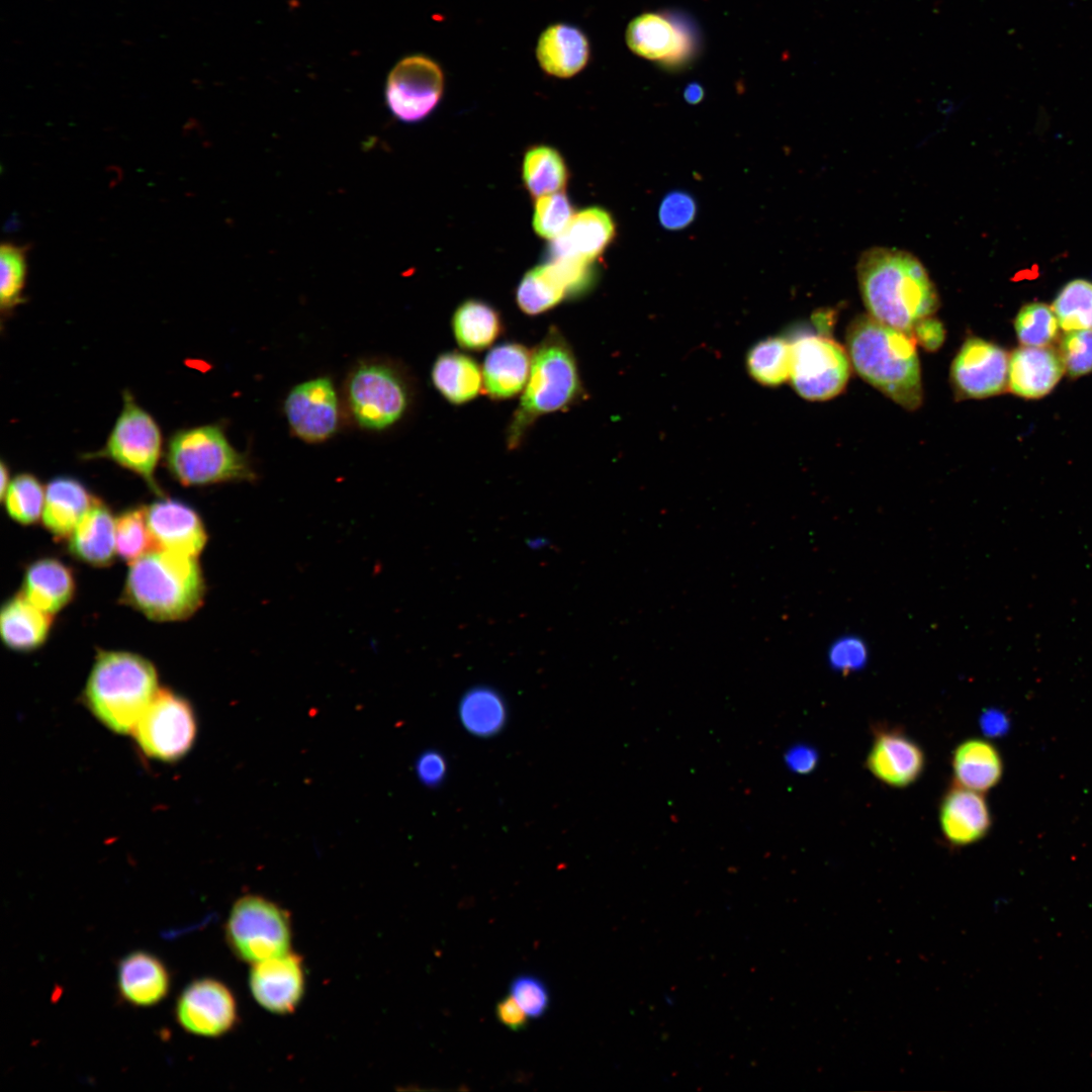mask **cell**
<instances>
[{
  "label": "cell",
  "mask_w": 1092,
  "mask_h": 1092,
  "mask_svg": "<svg viewBox=\"0 0 1092 1092\" xmlns=\"http://www.w3.org/2000/svg\"><path fill=\"white\" fill-rule=\"evenodd\" d=\"M863 303L877 321L910 334L920 320L938 307L927 271L912 254L886 247L864 251L857 262Z\"/></svg>",
  "instance_id": "6da1fadb"
},
{
  "label": "cell",
  "mask_w": 1092,
  "mask_h": 1092,
  "mask_svg": "<svg viewBox=\"0 0 1092 1092\" xmlns=\"http://www.w3.org/2000/svg\"><path fill=\"white\" fill-rule=\"evenodd\" d=\"M846 344L850 363L866 381L907 410L921 404L916 341L910 334L859 315L848 327Z\"/></svg>",
  "instance_id": "7a4b0ae2"
},
{
  "label": "cell",
  "mask_w": 1092,
  "mask_h": 1092,
  "mask_svg": "<svg viewBox=\"0 0 1092 1092\" xmlns=\"http://www.w3.org/2000/svg\"><path fill=\"white\" fill-rule=\"evenodd\" d=\"M158 691L157 671L149 660L130 652L103 651L91 668L83 700L103 726L128 734Z\"/></svg>",
  "instance_id": "3957f363"
},
{
  "label": "cell",
  "mask_w": 1092,
  "mask_h": 1092,
  "mask_svg": "<svg viewBox=\"0 0 1092 1092\" xmlns=\"http://www.w3.org/2000/svg\"><path fill=\"white\" fill-rule=\"evenodd\" d=\"M204 594L195 557L155 548L132 561L124 598L153 620L175 621L192 615Z\"/></svg>",
  "instance_id": "277c9868"
},
{
  "label": "cell",
  "mask_w": 1092,
  "mask_h": 1092,
  "mask_svg": "<svg viewBox=\"0 0 1092 1092\" xmlns=\"http://www.w3.org/2000/svg\"><path fill=\"white\" fill-rule=\"evenodd\" d=\"M581 396L573 352L562 334L551 328L532 354L526 389L508 429L510 449L517 448L541 416L565 410Z\"/></svg>",
  "instance_id": "5b68a950"
},
{
  "label": "cell",
  "mask_w": 1092,
  "mask_h": 1092,
  "mask_svg": "<svg viewBox=\"0 0 1092 1092\" xmlns=\"http://www.w3.org/2000/svg\"><path fill=\"white\" fill-rule=\"evenodd\" d=\"M166 464L183 485H206L223 481L252 480L249 460L229 442L217 425L177 431L169 440Z\"/></svg>",
  "instance_id": "8992f818"
},
{
  "label": "cell",
  "mask_w": 1092,
  "mask_h": 1092,
  "mask_svg": "<svg viewBox=\"0 0 1092 1092\" xmlns=\"http://www.w3.org/2000/svg\"><path fill=\"white\" fill-rule=\"evenodd\" d=\"M224 930L233 952L252 965L290 951L288 913L261 896L247 895L238 899L230 911Z\"/></svg>",
  "instance_id": "52a82bcc"
},
{
  "label": "cell",
  "mask_w": 1092,
  "mask_h": 1092,
  "mask_svg": "<svg viewBox=\"0 0 1092 1092\" xmlns=\"http://www.w3.org/2000/svg\"><path fill=\"white\" fill-rule=\"evenodd\" d=\"M131 733L146 756L164 762L176 761L194 744L197 733L194 710L182 696L159 689Z\"/></svg>",
  "instance_id": "ba28073f"
},
{
  "label": "cell",
  "mask_w": 1092,
  "mask_h": 1092,
  "mask_svg": "<svg viewBox=\"0 0 1092 1092\" xmlns=\"http://www.w3.org/2000/svg\"><path fill=\"white\" fill-rule=\"evenodd\" d=\"M162 454V435L154 418L123 392V405L103 448L87 458H106L141 476L160 493L155 471Z\"/></svg>",
  "instance_id": "9c48e42d"
},
{
  "label": "cell",
  "mask_w": 1092,
  "mask_h": 1092,
  "mask_svg": "<svg viewBox=\"0 0 1092 1092\" xmlns=\"http://www.w3.org/2000/svg\"><path fill=\"white\" fill-rule=\"evenodd\" d=\"M347 399L351 414L363 429L381 431L398 422L410 402L401 375L383 363H362L350 374Z\"/></svg>",
  "instance_id": "30bf717a"
},
{
  "label": "cell",
  "mask_w": 1092,
  "mask_h": 1092,
  "mask_svg": "<svg viewBox=\"0 0 1092 1092\" xmlns=\"http://www.w3.org/2000/svg\"><path fill=\"white\" fill-rule=\"evenodd\" d=\"M791 345L790 378L802 397L826 400L843 390L850 375V360L839 344L819 335H802Z\"/></svg>",
  "instance_id": "8fae6325"
},
{
  "label": "cell",
  "mask_w": 1092,
  "mask_h": 1092,
  "mask_svg": "<svg viewBox=\"0 0 1092 1092\" xmlns=\"http://www.w3.org/2000/svg\"><path fill=\"white\" fill-rule=\"evenodd\" d=\"M444 84V72L435 60L421 54L407 56L388 74L384 91L386 105L399 121H421L439 104Z\"/></svg>",
  "instance_id": "7c38bea8"
},
{
  "label": "cell",
  "mask_w": 1092,
  "mask_h": 1092,
  "mask_svg": "<svg viewBox=\"0 0 1092 1092\" xmlns=\"http://www.w3.org/2000/svg\"><path fill=\"white\" fill-rule=\"evenodd\" d=\"M175 1017L188 1033L218 1037L235 1026L238 1008L234 994L222 982L202 978L188 984L177 998Z\"/></svg>",
  "instance_id": "4fadbf2b"
},
{
  "label": "cell",
  "mask_w": 1092,
  "mask_h": 1092,
  "mask_svg": "<svg viewBox=\"0 0 1092 1092\" xmlns=\"http://www.w3.org/2000/svg\"><path fill=\"white\" fill-rule=\"evenodd\" d=\"M292 433L307 443H321L337 432L339 400L332 380L317 377L294 386L284 400Z\"/></svg>",
  "instance_id": "5bb4252c"
},
{
  "label": "cell",
  "mask_w": 1092,
  "mask_h": 1092,
  "mask_svg": "<svg viewBox=\"0 0 1092 1092\" xmlns=\"http://www.w3.org/2000/svg\"><path fill=\"white\" fill-rule=\"evenodd\" d=\"M1009 358L1004 349L980 338L968 339L951 366V381L962 397L984 398L1008 386Z\"/></svg>",
  "instance_id": "9a60e30c"
},
{
  "label": "cell",
  "mask_w": 1092,
  "mask_h": 1092,
  "mask_svg": "<svg viewBox=\"0 0 1092 1092\" xmlns=\"http://www.w3.org/2000/svg\"><path fill=\"white\" fill-rule=\"evenodd\" d=\"M249 983L253 997L263 1008L276 1014L290 1013L296 1009L304 993L305 976L301 958L288 951L253 964Z\"/></svg>",
  "instance_id": "2e32d148"
},
{
  "label": "cell",
  "mask_w": 1092,
  "mask_h": 1092,
  "mask_svg": "<svg viewBox=\"0 0 1092 1092\" xmlns=\"http://www.w3.org/2000/svg\"><path fill=\"white\" fill-rule=\"evenodd\" d=\"M868 770L892 788H906L917 781L925 766L922 748L897 728L875 729L866 758Z\"/></svg>",
  "instance_id": "e0dca14e"
},
{
  "label": "cell",
  "mask_w": 1092,
  "mask_h": 1092,
  "mask_svg": "<svg viewBox=\"0 0 1092 1092\" xmlns=\"http://www.w3.org/2000/svg\"><path fill=\"white\" fill-rule=\"evenodd\" d=\"M629 49L639 57L675 66L688 60L694 40L688 29L662 13L635 17L625 34Z\"/></svg>",
  "instance_id": "ac0fdd59"
},
{
  "label": "cell",
  "mask_w": 1092,
  "mask_h": 1092,
  "mask_svg": "<svg viewBox=\"0 0 1092 1092\" xmlns=\"http://www.w3.org/2000/svg\"><path fill=\"white\" fill-rule=\"evenodd\" d=\"M938 819L944 839L954 847L967 846L981 840L992 824L983 793L954 782L940 801Z\"/></svg>",
  "instance_id": "d6986e66"
},
{
  "label": "cell",
  "mask_w": 1092,
  "mask_h": 1092,
  "mask_svg": "<svg viewBox=\"0 0 1092 1092\" xmlns=\"http://www.w3.org/2000/svg\"><path fill=\"white\" fill-rule=\"evenodd\" d=\"M146 518L158 549L195 557L206 543L203 524L194 510L173 499L154 503Z\"/></svg>",
  "instance_id": "ffe728a7"
},
{
  "label": "cell",
  "mask_w": 1092,
  "mask_h": 1092,
  "mask_svg": "<svg viewBox=\"0 0 1092 1092\" xmlns=\"http://www.w3.org/2000/svg\"><path fill=\"white\" fill-rule=\"evenodd\" d=\"M615 223L601 207L575 213L563 233L552 240L550 259H568L592 264L612 242Z\"/></svg>",
  "instance_id": "44dd1931"
},
{
  "label": "cell",
  "mask_w": 1092,
  "mask_h": 1092,
  "mask_svg": "<svg viewBox=\"0 0 1092 1092\" xmlns=\"http://www.w3.org/2000/svg\"><path fill=\"white\" fill-rule=\"evenodd\" d=\"M116 985L124 1002L135 1007H151L162 1002L169 994L171 976L157 956L135 950L118 963Z\"/></svg>",
  "instance_id": "7402d4cb"
},
{
  "label": "cell",
  "mask_w": 1092,
  "mask_h": 1092,
  "mask_svg": "<svg viewBox=\"0 0 1092 1092\" xmlns=\"http://www.w3.org/2000/svg\"><path fill=\"white\" fill-rule=\"evenodd\" d=\"M535 55L544 73L565 79L586 67L590 46L585 33L577 26L559 22L541 32Z\"/></svg>",
  "instance_id": "603a6c76"
},
{
  "label": "cell",
  "mask_w": 1092,
  "mask_h": 1092,
  "mask_svg": "<svg viewBox=\"0 0 1092 1092\" xmlns=\"http://www.w3.org/2000/svg\"><path fill=\"white\" fill-rule=\"evenodd\" d=\"M1064 372L1061 356L1054 349L1020 347L1009 358L1008 386L1018 396L1039 398L1053 390Z\"/></svg>",
  "instance_id": "cb8c5ba5"
},
{
  "label": "cell",
  "mask_w": 1092,
  "mask_h": 1092,
  "mask_svg": "<svg viewBox=\"0 0 1092 1092\" xmlns=\"http://www.w3.org/2000/svg\"><path fill=\"white\" fill-rule=\"evenodd\" d=\"M97 503L88 489L72 477H57L46 487L42 520L58 538L70 537L86 513Z\"/></svg>",
  "instance_id": "d4e9b609"
},
{
  "label": "cell",
  "mask_w": 1092,
  "mask_h": 1092,
  "mask_svg": "<svg viewBox=\"0 0 1092 1092\" xmlns=\"http://www.w3.org/2000/svg\"><path fill=\"white\" fill-rule=\"evenodd\" d=\"M531 362L530 351L519 343H504L492 348L482 369L486 393L493 399H507L520 393L527 384Z\"/></svg>",
  "instance_id": "484cf974"
},
{
  "label": "cell",
  "mask_w": 1092,
  "mask_h": 1092,
  "mask_svg": "<svg viewBox=\"0 0 1092 1092\" xmlns=\"http://www.w3.org/2000/svg\"><path fill=\"white\" fill-rule=\"evenodd\" d=\"M951 768L956 784L985 793L1001 780L1003 761L1000 752L991 742L982 738H970L954 748Z\"/></svg>",
  "instance_id": "4316f807"
},
{
  "label": "cell",
  "mask_w": 1092,
  "mask_h": 1092,
  "mask_svg": "<svg viewBox=\"0 0 1092 1092\" xmlns=\"http://www.w3.org/2000/svg\"><path fill=\"white\" fill-rule=\"evenodd\" d=\"M51 615L23 595L8 600L0 614L3 642L16 651H29L39 647L49 635Z\"/></svg>",
  "instance_id": "83f0119b"
},
{
  "label": "cell",
  "mask_w": 1092,
  "mask_h": 1092,
  "mask_svg": "<svg viewBox=\"0 0 1092 1092\" xmlns=\"http://www.w3.org/2000/svg\"><path fill=\"white\" fill-rule=\"evenodd\" d=\"M115 525L109 510L97 502L70 535V550L91 565H107L116 552Z\"/></svg>",
  "instance_id": "f1b7e54d"
},
{
  "label": "cell",
  "mask_w": 1092,
  "mask_h": 1092,
  "mask_svg": "<svg viewBox=\"0 0 1092 1092\" xmlns=\"http://www.w3.org/2000/svg\"><path fill=\"white\" fill-rule=\"evenodd\" d=\"M74 578L61 561L43 558L33 562L25 572L23 596L43 611L53 614L65 607L73 597Z\"/></svg>",
  "instance_id": "f546056e"
},
{
  "label": "cell",
  "mask_w": 1092,
  "mask_h": 1092,
  "mask_svg": "<svg viewBox=\"0 0 1092 1092\" xmlns=\"http://www.w3.org/2000/svg\"><path fill=\"white\" fill-rule=\"evenodd\" d=\"M431 378L435 388L451 403L463 404L475 398L482 384V374L473 358L452 351L441 354L433 364Z\"/></svg>",
  "instance_id": "4dcf8cb0"
},
{
  "label": "cell",
  "mask_w": 1092,
  "mask_h": 1092,
  "mask_svg": "<svg viewBox=\"0 0 1092 1092\" xmlns=\"http://www.w3.org/2000/svg\"><path fill=\"white\" fill-rule=\"evenodd\" d=\"M458 714L460 722L471 735L492 737L505 727L508 709L503 696L488 686L468 689L461 697Z\"/></svg>",
  "instance_id": "1f68e13d"
},
{
  "label": "cell",
  "mask_w": 1092,
  "mask_h": 1092,
  "mask_svg": "<svg viewBox=\"0 0 1092 1092\" xmlns=\"http://www.w3.org/2000/svg\"><path fill=\"white\" fill-rule=\"evenodd\" d=\"M454 337L466 350L481 351L489 347L502 332L498 312L490 304L468 299L455 310L452 318Z\"/></svg>",
  "instance_id": "d6a6232c"
},
{
  "label": "cell",
  "mask_w": 1092,
  "mask_h": 1092,
  "mask_svg": "<svg viewBox=\"0 0 1092 1092\" xmlns=\"http://www.w3.org/2000/svg\"><path fill=\"white\" fill-rule=\"evenodd\" d=\"M568 289L555 266L547 263L529 270L519 283L516 299L526 314L537 315L560 303Z\"/></svg>",
  "instance_id": "836d02e7"
},
{
  "label": "cell",
  "mask_w": 1092,
  "mask_h": 1092,
  "mask_svg": "<svg viewBox=\"0 0 1092 1092\" xmlns=\"http://www.w3.org/2000/svg\"><path fill=\"white\" fill-rule=\"evenodd\" d=\"M522 176L528 191L535 197L560 192L568 173L561 155L547 146L533 147L523 161Z\"/></svg>",
  "instance_id": "e575fe53"
},
{
  "label": "cell",
  "mask_w": 1092,
  "mask_h": 1092,
  "mask_svg": "<svg viewBox=\"0 0 1092 1092\" xmlns=\"http://www.w3.org/2000/svg\"><path fill=\"white\" fill-rule=\"evenodd\" d=\"M746 364L754 380L778 386L791 377L792 345L780 337L764 339L749 350Z\"/></svg>",
  "instance_id": "d590c367"
},
{
  "label": "cell",
  "mask_w": 1092,
  "mask_h": 1092,
  "mask_svg": "<svg viewBox=\"0 0 1092 1092\" xmlns=\"http://www.w3.org/2000/svg\"><path fill=\"white\" fill-rule=\"evenodd\" d=\"M1052 308L1065 332L1092 330V282L1086 279L1068 282L1056 296Z\"/></svg>",
  "instance_id": "8d00e7d4"
},
{
  "label": "cell",
  "mask_w": 1092,
  "mask_h": 1092,
  "mask_svg": "<svg viewBox=\"0 0 1092 1092\" xmlns=\"http://www.w3.org/2000/svg\"><path fill=\"white\" fill-rule=\"evenodd\" d=\"M26 246L4 242L0 248V307L9 313L23 302L27 276Z\"/></svg>",
  "instance_id": "74e56055"
},
{
  "label": "cell",
  "mask_w": 1092,
  "mask_h": 1092,
  "mask_svg": "<svg viewBox=\"0 0 1092 1092\" xmlns=\"http://www.w3.org/2000/svg\"><path fill=\"white\" fill-rule=\"evenodd\" d=\"M44 495L46 489L35 476L21 473L10 481L2 499L12 519L29 525L42 515Z\"/></svg>",
  "instance_id": "f35d334b"
},
{
  "label": "cell",
  "mask_w": 1092,
  "mask_h": 1092,
  "mask_svg": "<svg viewBox=\"0 0 1092 1092\" xmlns=\"http://www.w3.org/2000/svg\"><path fill=\"white\" fill-rule=\"evenodd\" d=\"M1059 326L1053 308L1042 302L1023 305L1014 321L1019 342L1031 347L1050 345L1058 336Z\"/></svg>",
  "instance_id": "ab89813d"
},
{
  "label": "cell",
  "mask_w": 1092,
  "mask_h": 1092,
  "mask_svg": "<svg viewBox=\"0 0 1092 1092\" xmlns=\"http://www.w3.org/2000/svg\"><path fill=\"white\" fill-rule=\"evenodd\" d=\"M116 552L130 562L156 548L150 532L146 510L124 512L115 525Z\"/></svg>",
  "instance_id": "60d3db41"
},
{
  "label": "cell",
  "mask_w": 1092,
  "mask_h": 1092,
  "mask_svg": "<svg viewBox=\"0 0 1092 1092\" xmlns=\"http://www.w3.org/2000/svg\"><path fill=\"white\" fill-rule=\"evenodd\" d=\"M572 217L573 208L564 193L543 195L535 203L533 228L538 236L554 240L563 233Z\"/></svg>",
  "instance_id": "b9f144b4"
},
{
  "label": "cell",
  "mask_w": 1092,
  "mask_h": 1092,
  "mask_svg": "<svg viewBox=\"0 0 1092 1092\" xmlns=\"http://www.w3.org/2000/svg\"><path fill=\"white\" fill-rule=\"evenodd\" d=\"M1065 371L1071 377L1092 372V330L1067 332L1059 352Z\"/></svg>",
  "instance_id": "7bdbcfd3"
},
{
  "label": "cell",
  "mask_w": 1092,
  "mask_h": 1092,
  "mask_svg": "<svg viewBox=\"0 0 1092 1092\" xmlns=\"http://www.w3.org/2000/svg\"><path fill=\"white\" fill-rule=\"evenodd\" d=\"M511 995L529 1017L539 1018L549 1007V992L542 980L533 975L516 977L510 985Z\"/></svg>",
  "instance_id": "ee69618b"
},
{
  "label": "cell",
  "mask_w": 1092,
  "mask_h": 1092,
  "mask_svg": "<svg viewBox=\"0 0 1092 1092\" xmlns=\"http://www.w3.org/2000/svg\"><path fill=\"white\" fill-rule=\"evenodd\" d=\"M696 212L695 199L689 193L677 190L663 197L658 218L664 229L677 231L688 226L694 220Z\"/></svg>",
  "instance_id": "f6af8a7d"
},
{
  "label": "cell",
  "mask_w": 1092,
  "mask_h": 1092,
  "mask_svg": "<svg viewBox=\"0 0 1092 1092\" xmlns=\"http://www.w3.org/2000/svg\"><path fill=\"white\" fill-rule=\"evenodd\" d=\"M415 768L423 785L438 787L444 782L448 767L444 755L437 750L430 749L420 754Z\"/></svg>",
  "instance_id": "bcb514c9"
},
{
  "label": "cell",
  "mask_w": 1092,
  "mask_h": 1092,
  "mask_svg": "<svg viewBox=\"0 0 1092 1092\" xmlns=\"http://www.w3.org/2000/svg\"><path fill=\"white\" fill-rule=\"evenodd\" d=\"M910 335L924 349L934 351L943 343L945 333L940 322L927 316L915 324Z\"/></svg>",
  "instance_id": "7dc6e473"
},
{
  "label": "cell",
  "mask_w": 1092,
  "mask_h": 1092,
  "mask_svg": "<svg viewBox=\"0 0 1092 1092\" xmlns=\"http://www.w3.org/2000/svg\"><path fill=\"white\" fill-rule=\"evenodd\" d=\"M495 1015L504 1026L514 1031L524 1029L528 1023V1015L512 995L497 1002Z\"/></svg>",
  "instance_id": "c3c4849f"
},
{
  "label": "cell",
  "mask_w": 1092,
  "mask_h": 1092,
  "mask_svg": "<svg viewBox=\"0 0 1092 1092\" xmlns=\"http://www.w3.org/2000/svg\"><path fill=\"white\" fill-rule=\"evenodd\" d=\"M788 766L796 772L806 774L816 764V753L807 746L792 747L785 756Z\"/></svg>",
  "instance_id": "681fc988"
},
{
  "label": "cell",
  "mask_w": 1092,
  "mask_h": 1092,
  "mask_svg": "<svg viewBox=\"0 0 1092 1092\" xmlns=\"http://www.w3.org/2000/svg\"><path fill=\"white\" fill-rule=\"evenodd\" d=\"M848 647L849 646L846 645L838 648L834 653V657L832 656V661L840 667H853L859 662V658L861 657L859 652L856 653L855 647Z\"/></svg>",
  "instance_id": "f907efd6"
},
{
  "label": "cell",
  "mask_w": 1092,
  "mask_h": 1092,
  "mask_svg": "<svg viewBox=\"0 0 1092 1092\" xmlns=\"http://www.w3.org/2000/svg\"><path fill=\"white\" fill-rule=\"evenodd\" d=\"M703 88L698 84H691L685 90V98L691 104L700 102L703 98Z\"/></svg>",
  "instance_id": "816d5d0a"
},
{
  "label": "cell",
  "mask_w": 1092,
  "mask_h": 1092,
  "mask_svg": "<svg viewBox=\"0 0 1092 1092\" xmlns=\"http://www.w3.org/2000/svg\"><path fill=\"white\" fill-rule=\"evenodd\" d=\"M0 471H1L0 493H1V498H2L4 496L7 488H8L9 483H10V481H9V471H8V469H7L4 462H1Z\"/></svg>",
  "instance_id": "f5cc1de1"
},
{
  "label": "cell",
  "mask_w": 1092,
  "mask_h": 1092,
  "mask_svg": "<svg viewBox=\"0 0 1092 1092\" xmlns=\"http://www.w3.org/2000/svg\"><path fill=\"white\" fill-rule=\"evenodd\" d=\"M547 544H548V541L544 537H535V538H533L531 540H528V545L532 549H541V548L545 547Z\"/></svg>",
  "instance_id": "db71d44e"
}]
</instances>
